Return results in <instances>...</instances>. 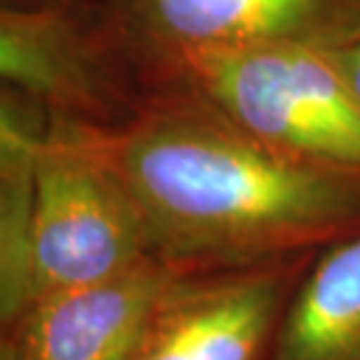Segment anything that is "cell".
<instances>
[{
  "mask_svg": "<svg viewBox=\"0 0 360 360\" xmlns=\"http://www.w3.org/2000/svg\"><path fill=\"white\" fill-rule=\"evenodd\" d=\"M49 115L0 87V323L28 304L35 153Z\"/></svg>",
  "mask_w": 360,
  "mask_h": 360,
  "instance_id": "cell-9",
  "label": "cell"
},
{
  "mask_svg": "<svg viewBox=\"0 0 360 360\" xmlns=\"http://www.w3.org/2000/svg\"><path fill=\"white\" fill-rule=\"evenodd\" d=\"M326 47L330 56H333L335 66L340 68L347 87L354 94L356 103L360 105V21L342 38H337L333 45Z\"/></svg>",
  "mask_w": 360,
  "mask_h": 360,
  "instance_id": "cell-10",
  "label": "cell"
},
{
  "mask_svg": "<svg viewBox=\"0 0 360 360\" xmlns=\"http://www.w3.org/2000/svg\"><path fill=\"white\" fill-rule=\"evenodd\" d=\"M178 274L150 257L103 283L35 300L3 326L0 360H131Z\"/></svg>",
  "mask_w": 360,
  "mask_h": 360,
  "instance_id": "cell-7",
  "label": "cell"
},
{
  "mask_svg": "<svg viewBox=\"0 0 360 360\" xmlns=\"http://www.w3.org/2000/svg\"><path fill=\"white\" fill-rule=\"evenodd\" d=\"M155 91L187 63L229 49L333 45L360 21V0H101Z\"/></svg>",
  "mask_w": 360,
  "mask_h": 360,
  "instance_id": "cell-5",
  "label": "cell"
},
{
  "mask_svg": "<svg viewBox=\"0 0 360 360\" xmlns=\"http://www.w3.org/2000/svg\"><path fill=\"white\" fill-rule=\"evenodd\" d=\"M171 87L199 96L257 141L360 174V105L326 45L274 42L187 63Z\"/></svg>",
  "mask_w": 360,
  "mask_h": 360,
  "instance_id": "cell-2",
  "label": "cell"
},
{
  "mask_svg": "<svg viewBox=\"0 0 360 360\" xmlns=\"http://www.w3.org/2000/svg\"><path fill=\"white\" fill-rule=\"evenodd\" d=\"M311 260L180 271L131 360H271L285 307Z\"/></svg>",
  "mask_w": 360,
  "mask_h": 360,
  "instance_id": "cell-6",
  "label": "cell"
},
{
  "mask_svg": "<svg viewBox=\"0 0 360 360\" xmlns=\"http://www.w3.org/2000/svg\"><path fill=\"white\" fill-rule=\"evenodd\" d=\"M96 3V0H0V10H42V7H66Z\"/></svg>",
  "mask_w": 360,
  "mask_h": 360,
  "instance_id": "cell-11",
  "label": "cell"
},
{
  "mask_svg": "<svg viewBox=\"0 0 360 360\" xmlns=\"http://www.w3.org/2000/svg\"><path fill=\"white\" fill-rule=\"evenodd\" d=\"M150 257L120 176L80 127L49 120L35 153L28 304L122 276Z\"/></svg>",
  "mask_w": 360,
  "mask_h": 360,
  "instance_id": "cell-3",
  "label": "cell"
},
{
  "mask_svg": "<svg viewBox=\"0 0 360 360\" xmlns=\"http://www.w3.org/2000/svg\"><path fill=\"white\" fill-rule=\"evenodd\" d=\"M0 84L96 131L127 124L153 94L101 0L0 10Z\"/></svg>",
  "mask_w": 360,
  "mask_h": 360,
  "instance_id": "cell-4",
  "label": "cell"
},
{
  "mask_svg": "<svg viewBox=\"0 0 360 360\" xmlns=\"http://www.w3.org/2000/svg\"><path fill=\"white\" fill-rule=\"evenodd\" d=\"M80 129L131 194L150 255L178 271L316 255L360 232L358 171L281 153L183 87L117 129Z\"/></svg>",
  "mask_w": 360,
  "mask_h": 360,
  "instance_id": "cell-1",
  "label": "cell"
},
{
  "mask_svg": "<svg viewBox=\"0 0 360 360\" xmlns=\"http://www.w3.org/2000/svg\"><path fill=\"white\" fill-rule=\"evenodd\" d=\"M271 360H360V232L309 262L285 307Z\"/></svg>",
  "mask_w": 360,
  "mask_h": 360,
  "instance_id": "cell-8",
  "label": "cell"
}]
</instances>
